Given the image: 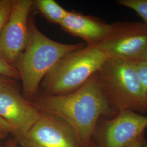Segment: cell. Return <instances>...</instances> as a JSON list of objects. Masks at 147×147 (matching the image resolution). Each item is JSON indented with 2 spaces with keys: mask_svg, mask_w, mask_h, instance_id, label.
I'll list each match as a JSON object with an SVG mask.
<instances>
[{
  "mask_svg": "<svg viewBox=\"0 0 147 147\" xmlns=\"http://www.w3.org/2000/svg\"><path fill=\"white\" fill-rule=\"evenodd\" d=\"M41 113L56 116L71 127L81 147H92L97 124L102 117L118 113L105 98L96 73L79 89L67 94L44 95L33 103Z\"/></svg>",
  "mask_w": 147,
  "mask_h": 147,
  "instance_id": "obj_1",
  "label": "cell"
},
{
  "mask_svg": "<svg viewBox=\"0 0 147 147\" xmlns=\"http://www.w3.org/2000/svg\"><path fill=\"white\" fill-rule=\"evenodd\" d=\"M84 47L82 43L66 44L53 41L40 31L31 20L26 47L14 65L22 80L24 96L27 100L33 99L42 81L58 62Z\"/></svg>",
  "mask_w": 147,
  "mask_h": 147,
  "instance_id": "obj_2",
  "label": "cell"
},
{
  "mask_svg": "<svg viewBox=\"0 0 147 147\" xmlns=\"http://www.w3.org/2000/svg\"><path fill=\"white\" fill-rule=\"evenodd\" d=\"M98 82L111 107L147 115V98L135 63L108 58L96 73Z\"/></svg>",
  "mask_w": 147,
  "mask_h": 147,
  "instance_id": "obj_3",
  "label": "cell"
},
{
  "mask_svg": "<svg viewBox=\"0 0 147 147\" xmlns=\"http://www.w3.org/2000/svg\"><path fill=\"white\" fill-rule=\"evenodd\" d=\"M108 57L96 46H86L61 59L42 80L46 95H61L79 89L97 73Z\"/></svg>",
  "mask_w": 147,
  "mask_h": 147,
  "instance_id": "obj_4",
  "label": "cell"
},
{
  "mask_svg": "<svg viewBox=\"0 0 147 147\" xmlns=\"http://www.w3.org/2000/svg\"><path fill=\"white\" fill-rule=\"evenodd\" d=\"M96 46L108 58L134 63L143 61L147 56V24L143 21L112 24L107 37Z\"/></svg>",
  "mask_w": 147,
  "mask_h": 147,
  "instance_id": "obj_5",
  "label": "cell"
},
{
  "mask_svg": "<svg viewBox=\"0 0 147 147\" xmlns=\"http://www.w3.org/2000/svg\"><path fill=\"white\" fill-rule=\"evenodd\" d=\"M147 129V115L121 111L112 118H100L93 142L96 147H126L145 135Z\"/></svg>",
  "mask_w": 147,
  "mask_h": 147,
  "instance_id": "obj_6",
  "label": "cell"
},
{
  "mask_svg": "<svg viewBox=\"0 0 147 147\" xmlns=\"http://www.w3.org/2000/svg\"><path fill=\"white\" fill-rule=\"evenodd\" d=\"M42 115L33 103L20 94L13 84L0 86V117L11 127V135L17 143Z\"/></svg>",
  "mask_w": 147,
  "mask_h": 147,
  "instance_id": "obj_7",
  "label": "cell"
},
{
  "mask_svg": "<svg viewBox=\"0 0 147 147\" xmlns=\"http://www.w3.org/2000/svg\"><path fill=\"white\" fill-rule=\"evenodd\" d=\"M33 4L32 0L14 1L10 16L0 34V55L14 67L26 47L28 16Z\"/></svg>",
  "mask_w": 147,
  "mask_h": 147,
  "instance_id": "obj_8",
  "label": "cell"
},
{
  "mask_svg": "<svg viewBox=\"0 0 147 147\" xmlns=\"http://www.w3.org/2000/svg\"><path fill=\"white\" fill-rule=\"evenodd\" d=\"M18 143L22 147H81L67 123L45 113Z\"/></svg>",
  "mask_w": 147,
  "mask_h": 147,
  "instance_id": "obj_9",
  "label": "cell"
},
{
  "mask_svg": "<svg viewBox=\"0 0 147 147\" xmlns=\"http://www.w3.org/2000/svg\"><path fill=\"white\" fill-rule=\"evenodd\" d=\"M59 25L65 31L83 39L88 46H96L104 40L112 28V24L74 11H68Z\"/></svg>",
  "mask_w": 147,
  "mask_h": 147,
  "instance_id": "obj_10",
  "label": "cell"
},
{
  "mask_svg": "<svg viewBox=\"0 0 147 147\" xmlns=\"http://www.w3.org/2000/svg\"><path fill=\"white\" fill-rule=\"evenodd\" d=\"M34 3L47 20L54 24H60L68 12L53 0H37Z\"/></svg>",
  "mask_w": 147,
  "mask_h": 147,
  "instance_id": "obj_11",
  "label": "cell"
},
{
  "mask_svg": "<svg viewBox=\"0 0 147 147\" xmlns=\"http://www.w3.org/2000/svg\"><path fill=\"white\" fill-rule=\"evenodd\" d=\"M116 3L136 12L147 24V0H119Z\"/></svg>",
  "mask_w": 147,
  "mask_h": 147,
  "instance_id": "obj_12",
  "label": "cell"
},
{
  "mask_svg": "<svg viewBox=\"0 0 147 147\" xmlns=\"http://www.w3.org/2000/svg\"><path fill=\"white\" fill-rule=\"evenodd\" d=\"M13 0H0V34L11 14Z\"/></svg>",
  "mask_w": 147,
  "mask_h": 147,
  "instance_id": "obj_13",
  "label": "cell"
},
{
  "mask_svg": "<svg viewBox=\"0 0 147 147\" xmlns=\"http://www.w3.org/2000/svg\"><path fill=\"white\" fill-rule=\"evenodd\" d=\"M0 76L17 79L20 78L18 70L0 55Z\"/></svg>",
  "mask_w": 147,
  "mask_h": 147,
  "instance_id": "obj_14",
  "label": "cell"
},
{
  "mask_svg": "<svg viewBox=\"0 0 147 147\" xmlns=\"http://www.w3.org/2000/svg\"><path fill=\"white\" fill-rule=\"evenodd\" d=\"M135 64L147 98V62L140 61L136 62Z\"/></svg>",
  "mask_w": 147,
  "mask_h": 147,
  "instance_id": "obj_15",
  "label": "cell"
},
{
  "mask_svg": "<svg viewBox=\"0 0 147 147\" xmlns=\"http://www.w3.org/2000/svg\"><path fill=\"white\" fill-rule=\"evenodd\" d=\"M11 129L9 124L0 117V135L5 138L9 134H11Z\"/></svg>",
  "mask_w": 147,
  "mask_h": 147,
  "instance_id": "obj_16",
  "label": "cell"
},
{
  "mask_svg": "<svg viewBox=\"0 0 147 147\" xmlns=\"http://www.w3.org/2000/svg\"><path fill=\"white\" fill-rule=\"evenodd\" d=\"M145 138V135H142L141 136L138 137V138H137L136 140L131 143L129 145H128L126 147H142L143 143Z\"/></svg>",
  "mask_w": 147,
  "mask_h": 147,
  "instance_id": "obj_17",
  "label": "cell"
},
{
  "mask_svg": "<svg viewBox=\"0 0 147 147\" xmlns=\"http://www.w3.org/2000/svg\"><path fill=\"white\" fill-rule=\"evenodd\" d=\"M4 147H20L18 143L14 138L9 139L5 142Z\"/></svg>",
  "mask_w": 147,
  "mask_h": 147,
  "instance_id": "obj_18",
  "label": "cell"
},
{
  "mask_svg": "<svg viewBox=\"0 0 147 147\" xmlns=\"http://www.w3.org/2000/svg\"><path fill=\"white\" fill-rule=\"evenodd\" d=\"M13 80L10 79H6L5 77L0 76V86L4 84H13Z\"/></svg>",
  "mask_w": 147,
  "mask_h": 147,
  "instance_id": "obj_19",
  "label": "cell"
},
{
  "mask_svg": "<svg viewBox=\"0 0 147 147\" xmlns=\"http://www.w3.org/2000/svg\"><path fill=\"white\" fill-rule=\"evenodd\" d=\"M142 147H147V139L145 138V139L144 140V141L143 143V146Z\"/></svg>",
  "mask_w": 147,
  "mask_h": 147,
  "instance_id": "obj_20",
  "label": "cell"
},
{
  "mask_svg": "<svg viewBox=\"0 0 147 147\" xmlns=\"http://www.w3.org/2000/svg\"><path fill=\"white\" fill-rule=\"evenodd\" d=\"M3 138H4V137H3L2 136H1V135H0V139H3ZM0 147H3V146H0Z\"/></svg>",
  "mask_w": 147,
  "mask_h": 147,
  "instance_id": "obj_21",
  "label": "cell"
},
{
  "mask_svg": "<svg viewBox=\"0 0 147 147\" xmlns=\"http://www.w3.org/2000/svg\"><path fill=\"white\" fill-rule=\"evenodd\" d=\"M143 61H145V62H147V56H146V58H145V59Z\"/></svg>",
  "mask_w": 147,
  "mask_h": 147,
  "instance_id": "obj_22",
  "label": "cell"
},
{
  "mask_svg": "<svg viewBox=\"0 0 147 147\" xmlns=\"http://www.w3.org/2000/svg\"><path fill=\"white\" fill-rule=\"evenodd\" d=\"M92 147H96L94 144L93 143V144H92Z\"/></svg>",
  "mask_w": 147,
  "mask_h": 147,
  "instance_id": "obj_23",
  "label": "cell"
}]
</instances>
